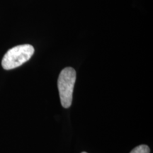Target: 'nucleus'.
<instances>
[{
  "label": "nucleus",
  "instance_id": "nucleus-1",
  "mask_svg": "<svg viewBox=\"0 0 153 153\" xmlns=\"http://www.w3.org/2000/svg\"><path fill=\"white\" fill-rule=\"evenodd\" d=\"M34 53V48L29 44L19 45L9 49L1 60L4 70H9L22 65L29 60Z\"/></svg>",
  "mask_w": 153,
  "mask_h": 153
},
{
  "label": "nucleus",
  "instance_id": "nucleus-2",
  "mask_svg": "<svg viewBox=\"0 0 153 153\" xmlns=\"http://www.w3.org/2000/svg\"><path fill=\"white\" fill-rule=\"evenodd\" d=\"M76 81V71L72 68H65L61 71L57 79V87L62 106L68 108L72 105V94Z\"/></svg>",
  "mask_w": 153,
  "mask_h": 153
},
{
  "label": "nucleus",
  "instance_id": "nucleus-3",
  "mask_svg": "<svg viewBox=\"0 0 153 153\" xmlns=\"http://www.w3.org/2000/svg\"><path fill=\"white\" fill-rule=\"evenodd\" d=\"M150 148L148 145H141L133 149L130 153H150Z\"/></svg>",
  "mask_w": 153,
  "mask_h": 153
},
{
  "label": "nucleus",
  "instance_id": "nucleus-4",
  "mask_svg": "<svg viewBox=\"0 0 153 153\" xmlns=\"http://www.w3.org/2000/svg\"><path fill=\"white\" fill-rule=\"evenodd\" d=\"M82 153H87V152H82Z\"/></svg>",
  "mask_w": 153,
  "mask_h": 153
}]
</instances>
